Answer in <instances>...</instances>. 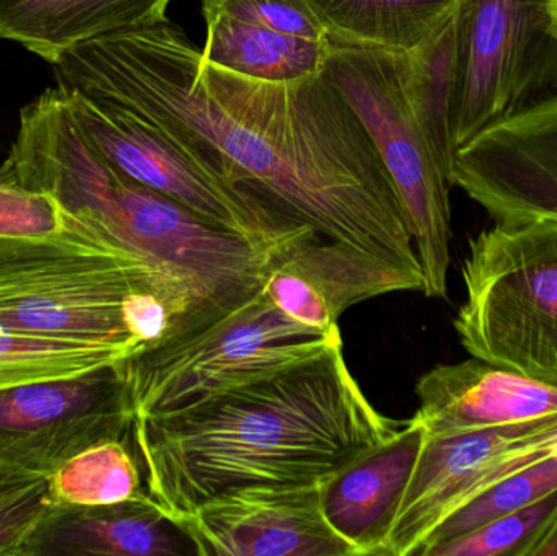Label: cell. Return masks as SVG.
<instances>
[{
	"mask_svg": "<svg viewBox=\"0 0 557 556\" xmlns=\"http://www.w3.org/2000/svg\"><path fill=\"white\" fill-rule=\"evenodd\" d=\"M88 219L193 277L221 310L235 309L261 293L278 261L248 238L214 227L111 165Z\"/></svg>",
	"mask_w": 557,
	"mask_h": 556,
	"instance_id": "cell-9",
	"label": "cell"
},
{
	"mask_svg": "<svg viewBox=\"0 0 557 556\" xmlns=\"http://www.w3.org/2000/svg\"><path fill=\"white\" fill-rule=\"evenodd\" d=\"M552 10H553V23H555V33L557 36V7L552 5Z\"/></svg>",
	"mask_w": 557,
	"mask_h": 556,
	"instance_id": "cell-30",
	"label": "cell"
},
{
	"mask_svg": "<svg viewBox=\"0 0 557 556\" xmlns=\"http://www.w3.org/2000/svg\"><path fill=\"white\" fill-rule=\"evenodd\" d=\"M202 13H222L314 41L330 33L310 0H202Z\"/></svg>",
	"mask_w": 557,
	"mask_h": 556,
	"instance_id": "cell-27",
	"label": "cell"
},
{
	"mask_svg": "<svg viewBox=\"0 0 557 556\" xmlns=\"http://www.w3.org/2000/svg\"><path fill=\"white\" fill-rule=\"evenodd\" d=\"M552 5L557 7V0H552Z\"/></svg>",
	"mask_w": 557,
	"mask_h": 556,
	"instance_id": "cell-31",
	"label": "cell"
},
{
	"mask_svg": "<svg viewBox=\"0 0 557 556\" xmlns=\"http://www.w3.org/2000/svg\"><path fill=\"white\" fill-rule=\"evenodd\" d=\"M339 329H313L261 291L242 306L117 365L133 418L162 417L323 355Z\"/></svg>",
	"mask_w": 557,
	"mask_h": 556,
	"instance_id": "cell-5",
	"label": "cell"
},
{
	"mask_svg": "<svg viewBox=\"0 0 557 556\" xmlns=\"http://www.w3.org/2000/svg\"><path fill=\"white\" fill-rule=\"evenodd\" d=\"M557 456V411L536 420L425 437L401 502L414 531L432 534L448 516L500 480Z\"/></svg>",
	"mask_w": 557,
	"mask_h": 556,
	"instance_id": "cell-12",
	"label": "cell"
},
{
	"mask_svg": "<svg viewBox=\"0 0 557 556\" xmlns=\"http://www.w3.org/2000/svg\"><path fill=\"white\" fill-rule=\"evenodd\" d=\"M65 218L55 234L0 238V332L72 336L140 353L147 346L126 322L137 294H159L180 307L186 319L178 332L225 313L193 277L100 222Z\"/></svg>",
	"mask_w": 557,
	"mask_h": 556,
	"instance_id": "cell-3",
	"label": "cell"
},
{
	"mask_svg": "<svg viewBox=\"0 0 557 556\" xmlns=\"http://www.w3.org/2000/svg\"><path fill=\"white\" fill-rule=\"evenodd\" d=\"M428 436L536 420L557 411V387L473 358L438 365L416 384Z\"/></svg>",
	"mask_w": 557,
	"mask_h": 556,
	"instance_id": "cell-14",
	"label": "cell"
},
{
	"mask_svg": "<svg viewBox=\"0 0 557 556\" xmlns=\"http://www.w3.org/2000/svg\"><path fill=\"white\" fill-rule=\"evenodd\" d=\"M48 479L58 508L150 499L127 440L95 444L72 457Z\"/></svg>",
	"mask_w": 557,
	"mask_h": 556,
	"instance_id": "cell-23",
	"label": "cell"
},
{
	"mask_svg": "<svg viewBox=\"0 0 557 556\" xmlns=\"http://www.w3.org/2000/svg\"><path fill=\"white\" fill-rule=\"evenodd\" d=\"M461 277L463 348L557 387V221L494 222L470 238Z\"/></svg>",
	"mask_w": 557,
	"mask_h": 556,
	"instance_id": "cell-6",
	"label": "cell"
},
{
	"mask_svg": "<svg viewBox=\"0 0 557 556\" xmlns=\"http://www.w3.org/2000/svg\"><path fill=\"white\" fill-rule=\"evenodd\" d=\"M55 509L48 477L0 459V556H29Z\"/></svg>",
	"mask_w": 557,
	"mask_h": 556,
	"instance_id": "cell-26",
	"label": "cell"
},
{
	"mask_svg": "<svg viewBox=\"0 0 557 556\" xmlns=\"http://www.w3.org/2000/svg\"><path fill=\"white\" fill-rule=\"evenodd\" d=\"M557 492V456L513 473L509 479L500 480L481 495L474 496L467 505L448 516L434 534L428 539L424 547L418 552L422 556L428 548L476 531L481 526L535 505Z\"/></svg>",
	"mask_w": 557,
	"mask_h": 556,
	"instance_id": "cell-24",
	"label": "cell"
},
{
	"mask_svg": "<svg viewBox=\"0 0 557 556\" xmlns=\"http://www.w3.org/2000/svg\"><path fill=\"white\" fill-rule=\"evenodd\" d=\"M556 519L557 492L476 531L441 542L422 556H530Z\"/></svg>",
	"mask_w": 557,
	"mask_h": 556,
	"instance_id": "cell-25",
	"label": "cell"
},
{
	"mask_svg": "<svg viewBox=\"0 0 557 556\" xmlns=\"http://www.w3.org/2000/svg\"><path fill=\"white\" fill-rule=\"evenodd\" d=\"M61 90L82 134L113 169L202 221L248 238L278 260L320 237L251 189L199 165L165 134L131 111L81 91Z\"/></svg>",
	"mask_w": 557,
	"mask_h": 556,
	"instance_id": "cell-7",
	"label": "cell"
},
{
	"mask_svg": "<svg viewBox=\"0 0 557 556\" xmlns=\"http://www.w3.org/2000/svg\"><path fill=\"white\" fill-rule=\"evenodd\" d=\"M195 554L185 532L152 498L58 508L29 556H182Z\"/></svg>",
	"mask_w": 557,
	"mask_h": 556,
	"instance_id": "cell-16",
	"label": "cell"
},
{
	"mask_svg": "<svg viewBox=\"0 0 557 556\" xmlns=\"http://www.w3.org/2000/svg\"><path fill=\"white\" fill-rule=\"evenodd\" d=\"M451 185L494 222L557 221V90L461 146Z\"/></svg>",
	"mask_w": 557,
	"mask_h": 556,
	"instance_id": "cell-11",
	"label": "cell"
},
{
	"mask_svg": "<svg viewBox=\"0 0 557 556\" xmlns=\"http://www.w3.org/2000/svg\"><path fill=\"white\" fill-rule=\"evenodd\" d=\"M297 322L331 330L350 307L373 297L424 291V276L343 242L314 237L278 260L264 284Z\"/></svg>",
	"mask_w": 557,
	"mask_h": 556,
	"instance_id": "cell-13",
	"label": "cell"
},
{
	"mask_svg": "<svg viewBox=\"0 0 557 556\" xmlns=\"http://www.w3.org/2000/svg\"><path fill=\"white\" fill-rule=\"evenodd\" d=\"M137 355L126 346L72 336L0 332V392L32 382L78 378Z\"/></svg>",
	"mask_w": 557,
	"mask_h": 556,
	"instance_id": "cell-21",
	"label": "cell"
},
{
	"mask_svg": "<svg viewBox=\"0 0 557 556\" xmlns=\"http://www.w3.org/2000/svg\"><path fill=\"white\" fill-rule=\"evenodd\" d=\"M65 222L64 208L48 193L0 182V238L45 237Z\"/></svg>",
	"mask_w": 557,
	"mask_h": 556,
	"instance_id": "cell-28",
	"label": "cell"
},
{
	"mask_svg": "<svg viewBox=\"0 0 557 556\" xmlns=\"http://www.w3.org/2000/svg\"><path fill=\"white\" fill-rule=\"evenodd\" d=\"M202 62L270 82H297L326 71L333 42L276 32L222 13H202Z\"/></svg>",
	"mask_w": 557,
	"mask_h": 556,
	"instance_id": "cell-18",
	"label": "cell"
},
{
	"mask_svg": "<svg viewBox=\"0 0 557 556\" xmlns=\"http://www.w3.org/2000/svg\"><path fill=\"white\" fill-rule=\"evenodd\" d=\"M324 483L238 486L173 521L201 556H357L324 516Z\"/></svg>",
	"mask_w": 557,
	"mask_h": 556,
	"instance_id": "cell-10",
	"label": "cell"
},
{
	"mask_svg": "<svg viewBox=\"0 0 557 556\" xmlns=\"http://www.w3.org/2000/svg\"><path fill=\"white\" fill-rule=\"evenodd\" d=\"M52 65L58 87L131 111L320 237L422 273L395 183L326 71L247 77L202 62L169 18L91 39Z\"/></svg>",
	"mask_w": 557,
	"mask_h": 556,
	"instance_id": "cell-1",
	"label": "cell"
},
{
	"mask_svg": "<svg viewBox=\"0 0 557 556\" xmlns=\"http://www.w3.org/2000/svg\"><path fill=\"white\" fill-rule=\"evenodd\" d=\"M333 42L326 72L388 170L424 274L422 293L445 299L451 263L450 64L441 49Z\"/></svg>",
	"mask_w": 557,
	"mask_h": 556,
	"instance_id": "cell-4",
	"label": "cell"
},
{
	"mask_svg": "<svg viewBox=\"0 0 557 556\" xmlns=\"http://www.w3.org/2000/svg\"><path fill=\"white\" fill-rule=\"evenodd\" d=\"M121 404H127V395L117 366L78 378L18 385L0 392V436Z\"/></svg>",
	"mask_w": 557,
	"mask_h": 556,
	"instance_id": "cell-20",
	"label": "cell"
},
{
	"mask_svg": "<svg viewBox=\"0 0 557 556\" xmlns=\"http://www.w3.org/2000/svg\"><path fill=\"white\" fill-rule=\"evenodd\" d=\"M530 556H557V519L545 532V535L536 542Z\"/></svg>",
	"mask_w": 557,
	"mask_h": 556,
	"instance_id": "cell-29",
	"label": "cell"
},
{
	"mask_svg": "<svg viewBox=\"0 0 557 556\" xmlns=\"http://www.w3.org/2000/svg\"><path fill=\"white\" fill-rule=\"evenodd\" d=\"M173 0H0V38L55 64L65 52L123 29L156 25Z\"/></svg>",
	"mask_w": 557,
	"mask_h": 556,
	"instance_id": "cell-17",
	"label": "cell"
},
{
	"mask_svg": "<svg viewBox=\"0 0 557 556\" xmlns=\"http://www.w3.org/2000/svg\"><path fill=\"white\" fill-rule=\"evenodd\" d=\"M405 421L380 413L336 339L323 355L175 413L133 418L129 443L150 498L172 519L255 483H317Z\"/></svg>",
	"mask_w": 557,
	"mask_h": 556,
	"instance_id": "cell-2",
	"label": "cell"
},
{
	"mask_svg": "<svg viewBox=\"0 0 557 556\" xmlns=\"http://www.w3.org/2000/svg\"><path fill=\"white\" fill-rule=\"evenodd\" d=\"M451 59L455 152L557 90L552 0H457Z\"/></svg>",
	"mask_w": 557,
	"mask_h": 556,
	"instance_id": "cell-8",
	"label": "cell"
},
{
	"mask_svg": "<svg viewBox=\"0 0 557 556\" xmlns=\"http://www.w3.org/2000/svg\"><path fill=\"white\" fill-rule=\"evenodd\" d=\"M131 423L129 404H121L65 418L38 430L3 434L0 436V459L49 477L95 444L127 440Z\"/></svg>",
	"mask_w": 557,
	"mask_h": 556,
	"instance_id": "cell-22",
	"label": "cell"
},
{
	"mask_svg": "<svg viewBox=\"0 0 557 556\" xmlns=\"http://www.w3.org/2000/svg\"><path fill=\"white\" fill-rule=\"evenodd\" d=\"M425 437V428L412 417L324 483V516L357 556L382 554Z\"/></svg>",
	"mask_w": 557,
	"mask_h": 556,
	"instance_id": "cell-15",
	"label": "cell"
},
{
	"mask_svg": "<svg viewBox=\"0 0 557 556\" xmlns=\"http://www.w3.org/2000/svg\"><path fill=\"white\" fill-rule=\"evenodd\" d=\"M330 39L347 45L412 51L442 23L457 0H310Z\"/></svg>",
	"mask_w": 557,
	"mask_h": 556,
	"instance_id": "cell-19",
	"label": "cell"
}]
</instances>
